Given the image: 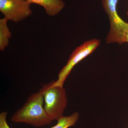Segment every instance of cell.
Segmentation results:
<instances>
[{"label": "cell", "mask_w": 128, "mask_h": 128, "mask_svg": "<svg viewBox=\"0 0 128 128\" xmlns=\"http://www.w3.org/2000/svg\"><path fill=\"white\" fill-rule=\"evenodd\" d=\"M8 21L6 18L0 19V50L3 51L8 45L11 32L7 25Z\"/></svg>", "instance_id": "obj_7"}, {"label": "cell", "mask_w": 128, "mask_h": 128, "mask_svg": "<svg viewBox=\"0 0 128 128\" xmlns=\"http://www.w3.org/2000/svg\"><path fill=\"white\" fill-rule=\"evenodd\" d=\"M124 43L128 42V28L126 34H125V37H124Z\"/></svg>", "instance_id": "obj_10"}, {"label": "cell", "mask_w": 128, "mask_h": 128, "mask_svg": "<svg viewBox=\"0 0 128 128\" xmlns=\"http://www.w3.org/2000/svg\"><path fill=\"white\" fill-rule=\"evenodd\" d=\"M80 117L78 112H75L69 116H63L57 120V124L50 128H68L74 126Z\"/></svg>", "instance_id": "obj_8"}, {"label": "cell", "mask_w": 128, "mask_h": 128, "mask_svg": "<svg viewBox=\"0 0 128 128\" xmlns=\"http://www.w3.org/2000/svg\"><path fill=\"white\" fill-rule=\"evenodd\" d=\"M127 15H128V12H127Z\"/></svg>", "instance_id": "obj_11"}, {"label": "cell", "mask_w": 128, "mask_h": 128, "mask_svg": "<svg viewBox=\"0 0 128 128\" xmlns=\"http://www.w3.org/2000/svg\"><path fill=\"white\" fill-rule=\"evenodd\" d=\"M31 3L37 4L44 8L46 14L50 16L57 15L65 6L62 0H27Z\"/></svg>", "instance_id": "obj_6"}, {"label": "cell", "mask_w": 128, "mask_h": 128, "mask_svg": "<svg viewBox=\"0 0 128 128\" xmlns=\"http://www.w3.org/2000/svg\"><path fill=\"white\" fill-rule=\"evenodd\" d=\"M54 80L44 84L39 92L44 98V107L50 119L58 120L63 116L68 102L66 90L64 86H53Z\"/></svg>", "instance_id": "obj_2"}, {"label": "cell", "mask_w": 128, "mask_h": 128, "mask_svg": "<svg viewBox=\"0 0 128 128\" xmlns=\"http://www.w3.org/2000/svg\"><path fill=\"white\" fill-rule=\"evenodd\" d=\"M31 4L27 0H0V11L8 20L16 23L32 15Z\"/></svg>", "instance_id": "obj_5"}, {"label": "cell", "mask_w": 128, "mask_h": 128, "mask_svg": "<svg viewBox=\"0 0 128 128\" xmlns=\"http://www.w3.org/2000/svg\"><path fill=\"white\" fill-rule=\"evenodd\" d=\"M100 41L94 39L85 42L73 51L65 66L58 75V79L53 86H64V82L70 73L73 67L80 61L90 54L99 46Z\"/></svg>", "instance_id": "obj_4"}, {"label": "cell", "mask_w": 128, "mask_h": 128, "mask_svg": "<svg viewBox=\"0 0 128 128\" xmlns=\"http://www.w3.org/2000/svg\"><path fill=\"white\" fill-rule=\"evenodd\" d=\"M118 0H102L104 9L108 16L110 30L106 39L107 44L124 43V37L128 30V23L124 22L117 12L116 6Z\"/></svg>", "instance_id": "obj_3"}, {"label": "cell", "mask_w": 128, "mask_h": 128, "mask_svg": "<svg viewBox=\"0 0 128 128\" xmlns=\"http://www.w3.org/2000/svg\"><path fill=\"white\" fill-rule=\"evenodd\" d=\"M44 103V98L40 92L31 94L22 107L14 113L10 120L36 127L49 125L53 120L45 112Z\"/></svg>", "instance_id": "obj_1"}, {"label": "cell", "mask_w": 128, "mask_h": 128, "mask_svg": "<svg viewBox=\"0 0 128 128\" xmlns=\"http://www.w3.org/2000/svg\"><path fill=\"white\" fill-rule=\"evenodd\" d=\"M8 113L3 112L0 114V128H10L6 121Z\"/></svg>", "instance_id": "obj_9"}]
</instances>
